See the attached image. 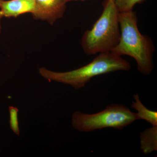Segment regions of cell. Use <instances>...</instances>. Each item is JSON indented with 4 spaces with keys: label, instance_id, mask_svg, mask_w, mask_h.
<instances>
[{
    "label": "cell",
    "instance_id": "obj_9",
    "mask_svg": "<svg viewBox=\"0 0 157 157\" xmlns=\"http://www.w3.org/2000/svg\"><path fill=\"white\" fill-rule=\"evenodd\" d=\"M145 0H115L114 2L119 12H124L133 10L134 6L143 2Z\"/></svg>",
    "mask_w": 157,
    "mask_h": 157
},
{
    "label": "cell",
    "instance_id": "obj_6",
    "mask_svg": "<svg viewBox=\"0 0 157 157\" xmlns=\"http://www.w3.org/2000/svg\"><path fill=\"white\" fill-rule=\"evenodd\" d=\"M35 6V0H0V11L3 17H17L25 13H32Z\"/></svg>",
    "mask_w": 157,
    "mask_h": 157
},
{
    "label": "cell",
    "instance_id": "obj_10",
    "mask_svg": "<svg viewBox=\"0 0 157 157\" xmlns=\"http://www.w3.org/2000/svg\"><path fill=\"white\" fill-rule=\"evenodd\" d=\"M10 114V128L15 135L19 136L20 129L18 123V113L19 110L17 107L10 106L9 108Z\"/></svg>",
    "mask_w": 157,
    "mask_h": 157
},
{
    "label": "cell",
    "instance_id": "obj_5",
    "mask_svg": "<svg viewBox=\"0 0 157 157\" xmlns=\"http://www.w3.org/2000/svg\"><path fill=\"white\" fill-rule=\"evenodd\" d=\"M35 3L32 13L34 19L47 21L51 25L63 17L67 9L66 0H35Z\"/></svg>",
    "mask_w": 157,
    "mask_h": 157
},
{
    "label": "cell",
    "instance_id": "obj_8",
    "mask_svg": "<svg viewBox=\"0 0 157 157\" xmlns=\"http://www.w3.org/2000/svg\"><path fill=\"white\" fill-rule=\"evenodd\" d=\"M135 101H133L132 105V108L137 110L138 120L142 119L147 121L152 126H157V112L152 111L146 108L140 101L138 94L134 95Z\"/></svg>",
    "mask_w": 157,
    "mask_h": 157
},
{
    "label": "cell",
    "instance_id": "obj_4",
    "mask_svg": "<svg viewBox=\"0 0 157 157\" xmlns=\"http://www.w3.org/2000/svg\"><path fill=\"white\" fill-rule=\"evenodd\" d=\"M138 120L136 113L121 104H112L101 112L87 114L76 111L72 115L74 128L81 132L113 128L121 130Z\"/></svg>",
    "mask_w": 157,
    "mask_h": 157
},
{
    "label": "cell",
    "instance_id": "obj_12",
    "mask_svg": "<svg viewBox=\"0 0 157 157\" xmlns=\"http://www.w3.org/2000/svg\"><path fill=\"white\" fill-rule=\"evenodd\" d=\"M78 1V0H66V1L67 2H70V1ZM79 1H84L85 0H79Z\"/></svg>",
    "mask_w": 157,
    "mask_h": 157
},
{
    "label": "cell",
    "instance_id": "obj_2",
    "mask_svg": "<svg viewBox=\"0 0 157 157\" xmlns=\"http://www.w3.org/2000/svg\"><path fill=\"white\" fill-rule=\"evenodd\" d=\"M130 63L112 52H102L88 64L76 70L66 72H52L44 67L39 73L49 81H55L71 86L75 89L84 87L95 76L117 71H128Z\"/></svg>",
    "mask_w": 157,
    "mask_h": 157
},
{
    "label": "cell",
    "instance_id": "obj_1",
    "mask_svg": "<svg viewBox=\"0 0 157 157\" xmlns=\"http://www.w3.org/2000/svg\"><path fill=\"white\" fill-rule=\"evenodd\" d=\"M119 18L120 38L111 52L119 56L132 57L137 62L138 71L144 75H150L154 68L153 56L155 50L151 39L140 33L135 11L120 12Z\"/></svg>",
    "mask_w": 157,
    "mask_h": 157
},
{
    "label": "cell",
    "instance_id": "obj_7",
    "mask_svg": "<svg viewBox=\"0 0 157 157\" xmlns=\"http://www.w3.org/2000/svg\"><path fill=\"white\" fill-rule=\"evenodd\" d=\"M140 148L144 154L157 150V126L145 129L140 134Z\"/></svg>",
    "mask_w": 157,
    "mask_h": 157
},
{
    "label": "cell",
    "instance_id": "obj_11",
    "mask_svg": "<svg viewBox=\"0 0 157 157\" xmlns=\"http://www.w3.org/2000/svg\"><path fill=\"white\" fill-rule=\"evenodd\" d=\"M3 17L2 14V13H1V11H0V33H1V31H2V25H1V19H2V18Z\"/></svg>",
    "mask_w": 157,
    "mask_h": 157
},
{
    "label": "cell",
    "instance_id": "obj_3",
    "mask_svg": "<svg viewBox=\"0 0 157 157\" xmlns=\"http://www.w3.org/2000/svg\"><path fill=\"white\" fill-rule=\"evenodd\" d=\"M115 0H106L101 16L90 30L86 31L81 39L82 47L86 54L92 55L111 52L120 38V12Z\"/></svg>",
    "mask_w": 157,
    "mask_h": 157
}]
</instances>
